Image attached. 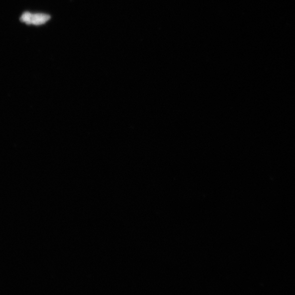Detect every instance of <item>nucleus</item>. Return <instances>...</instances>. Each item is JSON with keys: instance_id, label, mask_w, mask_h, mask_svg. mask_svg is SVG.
Segmentation results:
<instances>
[{"instance_id": "1", "label": "nucleus", "mask_w": 295, "mask_h": 295, "mask_svg": "<svg viewBox=\"0 0 295 295\" xmlns=\"http://www.w3.org/2000/svg\"><path fill=\"white\" fill-rule=\"evenodd\" d=\"M50 19L51 17L49 15L43 14H32L30 12H25L21 18V21L22 22L26 23L28 25L33 24L35 26L44 24Z\"/></svg>"}]
</instances>
